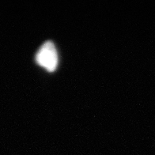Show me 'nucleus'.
<instances>
[{
	"label": "nucleus",
	"instance_id": "obj_1",
	"mask_svg": "<svg viewBox=\"0 0 155 155\" xmlns=\"http://www.w3.org/2000/svg\"><path fill=\"white\" fill-rule=\"evenodd\" d=\"M58 53L51 41L45 42L37 51L36 61L48 71H54L58 66Z\"/></svg>",
	"mask_w": 155,
	"mask_h": 155
}]
</instances>
